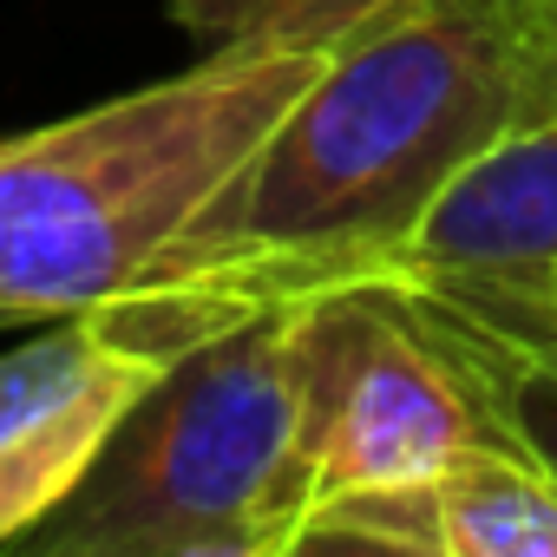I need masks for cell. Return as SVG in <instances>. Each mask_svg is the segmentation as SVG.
Segmentation results:
<instances>
[{
	"label": "cell",
	"mask_w": 557,
	"mask_h": 557,
	"mask_svg": "<svg viewBox=\"0 0 557 557\" xmlns=\"http://www.w3.org/2000/svg\"><path fill=\"white\" fill-rule=\"evenodd\" d=\"M557 112V0H381L145 283L243 315L394 269L498 138Z\"/></svg>",
	"instance_id": "6da1fadb"
},
{
	"label": "cell",
	"mask_w": 557,
	"mask_h": 557,
	"mask_svg": "<svg viewBox=\"0 0 557 557\" xmlns=\"http://www.w3.org/2000/svg\"><path fill=\"white\" fill-rule=\"evenodd\" d=\"M329 53L335 40L216 47L158 86L0 138V335L138 289Z\"/></svg>",
	"instance_id": "7a4b0ae2"
},
{
	"label": "cell",
	"mask_w": 557,
	"mask_h": 557,
	"mask_svg": "<svg viewBox=\"0 0 557 557\" xmlns=\"http://www.w3.org/2000/svg\"><path fill=\"white\" fill-rule=\"evenodd\" d=\"M315 518L296 302L184 348L40 518L34 557H296Z\"/></svg>",
	"instance_id": "3957f363"
},
{
	"label": "cell",
	"mask_w": 557,
	"mask_h": 557,
	"mask_svg": "<svg viewBox=\"0 0 557 557\" xmlns=\"http://www.w3.org/2000/svg\"><path fill=\"white\" fill-rule=\"evenodd\" d=\"M230 322H243V309L216 296L138 283L0 355V550H21L92 472L138 394Z\"/></svg>",
	"instance_id": "277c9868"
},
{
	"label": "cell",
	"mask_w": 557,
	"mask_h": 557,
	"mask_svg": "<svg viewBox=\"0 0 557 557\" xmlns=\"http://www.w3.org/2000/svg\"><path fill=\"white\" fill-rule=\"evenodd\" d=\"M309 387L315 511L368 485H420L492 440L466 374L433 348L387 283H342L296 302Z\"/></svg>",
	"instance_id": "5b68a950"
},
{
	"label": "cell",
	"mask_w": 557,
	"mask_h": 557,
	"mask_svg": "<svg viewBox=\"0 0 557 557\" xmlns=\"http://www.w3.org/2000/svg\"><path fill=\"white\" fill-rule=\"evenodd\" d=\"M374 283H387L433 335V348L466 374L492 440L518 446L557 479V329L511 315L446 275H374Z\"/></svg>",
	"instance_id": "8992f818"
},
{
	"label": "cell",
	"mask_w": 557,
	"mask_h": 557,
	"mask_svg": "<svg viewBox=\"0 0 557 557\" xmlns=\"http://www.w3.org/2000/svg\"><path fill=\"white\" fill-rule=\"evenodd\" d=\"M524 262H557V112L518 125L472 171H459L381 275H479Z\"/></svg>",
	"instance_id": "52a82bcc"
},
{
	"label": "cell",
	"mask_w": 557,
	"mask_h": 557,
	"mask_svg": "<svg viewBox=\"0 0 557 557\" xmlns=\"http://www.w3.org/2000/svg\"><path fill=\"white\" fill-rule=\"evenodd\" d=\"M426 492L440 557H557V479L518 446L479 440Z\"/></svg>",
	"instance_id": "ba28073f"
},
{
	"label": "cell",
	"mask_w": 557,
	"mask_h": 557,
	"mask_svg": "<svg viewBox=\"0 0 557 557\" xmlns=\"http://www.w3.org/2000/svg\"><path fill=\"white\" fill-rule=\"evenodd\" d=\"M381 0H171V21L203 47H256V40H342Z\"/></svg>",
	"instance_id": "9c48e42d"
},
{
	"label": "cell",
	"mask_w": 557,
	"mask_h": 557,
	"mask_svg": "<svg viewBox=\"0 0 557 557\" xmlns=\"http://www.w3.org/2000/svg\"><path fill=\"white\" fill-rule=\"evenodd\" d=\"M420 275V269H407ZM446 283L511 309V315H531V322H550L557 329V262H524V269H479V275H446Z\"/></svg>",
	"instance_id": "30bf717a"
}]
</instances>
